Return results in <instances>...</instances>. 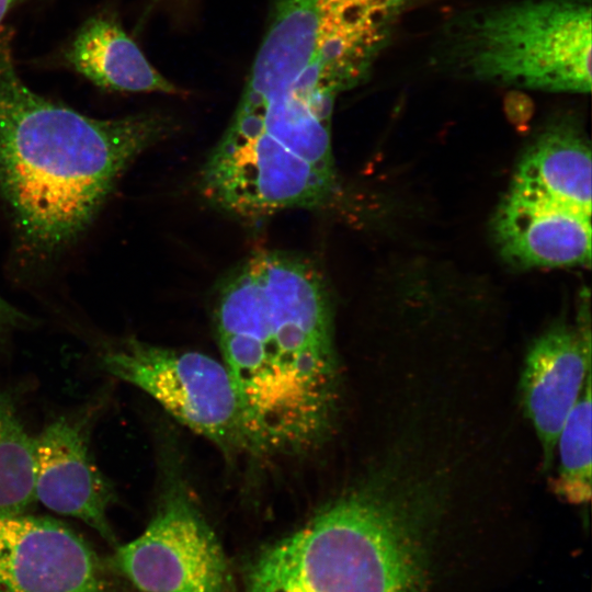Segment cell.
<instances>
[{
  "mask_svg": "<svg viewBox=\"0 0 592 592\" xmlns=\"http://www.w3.org/2000/svg\"><path fill=\"white\" fill-rule=\"evenodd\" d=\"M213 316L254 454L318 447L340 398L331 301L318 269L293 253L258 252L220 283Z\"/></svg>",
  "mask_w": 592,
  "mask_h": 592,
  "instance_id": "obj_1",
  "label": "cell"
},
{
  "mask_svg": "<svg viewBox=\"0 0 592 592\" xmlns=\"http://www.w3.org/2000/svg\"><path fill=\"white\" fill-rule=\"evenodd\" d=\"M171 129L162 114L99 119L36 93L0 33V194L33 253L81 236L127 167Z\"/></svg>",
  "mask_w": 592,
  "mask_h": 592,
  "instance_id": "obj_2",
  "label": "cell"
},
{
  "mask_svg": "<svg viewBox=\"0 0 592 592\" xmlns=\"http://www.w3.org/2000/svg\"><path fill=\"white\" fill-rule=\"evenodd\" d=\"M431 512L406 494L368 488L320 509L263 548L247 592H424Z\"/></svg>",
  "mask_w": 592,
  "mask_h": 592,
  "instance_id": "obj_3",
  "label": "cell"
},
{
  "mask_svg": "<svg viewBox=\"0 0 592 592\" xmlns=\"http://www.w3.org/2000/svg\"><path fill=\"white\" fill-rule=\"evenodd\" d=\"M592 0H506L460 9L428 50L436 72L554 93L591 91Z\"/></svg>",
  "mask_w": 592,
  "mask_h": 592,
  "instance_id": "obj_4",
  "label": "cell"
},
{
  "mask_svg": "<svg viewBox=\"0 0 592 592\" xmlns=\"http://www.w3.org/2000/svg\"><path fill=\"white\" fill-rule=\"evenodd\" d=\"M111 375L143 389L190 430L226 453H254L243 407L221 361L126 339L101 355Z\"/></svg>",
  "mask_w": 592,
  "mask_h": 592,
  "instance_id": "obj_5",
  "label": "cell"
},
{
  "mask_svg": "<svg viewBox=\"0 0 592 592\" xmlns=\"http://www.w3.org/2000/svg\"><path fill=\"white\" fill-rule=\"evenodd\" d=\"M107 562L141 592H230L231 588L221 545L180 482L168 485L146 530L117 545Z\"/></svg>",
  "mask_w": 592,
  "mask_h": 592,
  "instance_id": "obj_6",
  "label": "cell"
},
{
  "mask_svg": "<svg viewBox=\"0 0 592 592\" xmlns=\"http://www.w3.org/2000/svg\"><path fill=\"white\" fill-rule=\"evenodd\" d=\"M107 561L64 523L0 515V592H117Z\"/></svg>",
  "mask_w": 592,
  "mask_h": 592,
  "instance_id": "obj_7",
  "label": "cell"
},
{
  "mask_svg": "<svg viewBox=\"0 0 592 592\" xmlns=\"http://www.w3.org/2000/svg\"><path fill=\"white\" fill-rule=\"evenodd\" d=\"M34 493L49 510L81 520L118 545L107 519L115 490L93 460L82 422L60 418L34 439Z\"/></svg>",
  "mask_w": 592,
  "mask_h": 592,
  "instance_id": "obj_8",
  "label": "cell"
},
{
  "mask_svg": "<svg viewBox=\"0 0 592 592\" xmlns=\"http://www.w3.org/2000/svg\"><path fill=\"white\" fill-rule=\"evenodd\" d=\"M589 375L591 333L584 317L578 328L551 326L531 344L523 365L521 397L540 442L545 468L551 466L558 435Z\"/></svg>",
  "mask_w": 592,
  "mask_h": 592,
  "instance_id": "obj_9",
  "label": "cell"
},
{
  "mask_svg": "<svg viewBox=\"0 0 592 592\" xmlns=\"http://www.w3.org/2000/svg\"><path fill=\"white\" fill-rule=\"evenodd\" d=\"M591 150L573 116L551 122L524 152L508 192L591 215Z\"/></svg>",
  "mask_w": 592,
  "mask_h": 592,
  "instance_id": "obj_10",
  "label": "cell"
},
{
  "mask_svg": "<svg viewBox=\"0 0 592 592\" xmlns=\"http://www.w3.org/2000/svg\"><path fill=\"white\" fill-rule=\"evenodd\" d=\"M493 229L501 254L519 267L591 262V217L545 213L505 194Z\"/></svg>",
  "mask_w": 592,
  "mask_h": 592,
  "instance_id": "obj_11",
  "label": "cell"
},
{
  "mask_svg": "<svg viewBox=\"0 0 592 592\" xmlns=\"http://www.w3.org/2000/svg\"><path fill=\"white\" fill-rule=\"evenodd\" d=\"M67 62L100 88L118 92L180 94L145 57L117 20L107 14L89 19L66 52Z\"/></svg>",
  "mask_w": 592,
  "mask_h": 592,
  "instance_id": "obj_12",
  "label": "cell"
},
{
  "mask_svg": "<svg viewBox=\"0 0 592 592\" xmlns=\"http://www.w3.org/2000/svg\"><path fill=\"white\" fill-rule=\"evenodd\" d=\"M35 500L34 439L12 396L0 389V515L26 513Z\"/></svg>",
  "mask_w": 592,
  "mask_h": 592,
  "instance_id": "obj_13",
  "label": "cell"
},
{
  "mask_svg": "<svg viewBox=\"0 0 592 592\" xmlns=\"http://www.w3.org/2000/svg\"><path fill=\"white\" fill-rule=\"evenodd\" d=\"M556 445L559 468L553 491L572 504L588 502L591 499V375L565 420Z\"/></svg>",
  "mask_w": 592,
  "mask_h": 592,
  "instance_id": "obj_14",
  "label": "cell"
},
{
  "mask_svg": "<svg viewBox=\"0 0 592 592\" xmlns=\"http://www.w3.org/2000/svg\"><path fill=\"white\" fill-rule=\"evenodd\" d=\"M31 319L0 295V340L30 323Z\"/></svg>",
  "mask_w": 592,
  "mask_h": 592,
  "instance_id": "obj_15",
  "label": "cell"
},
{
  "mask_svg": "<svg viewBox=\"0 0 592 592\" xmlns=\"http://www.w3.org/2000/svg\"><path fill=\"white\" fill-rule=\"evenodd\" d=\"M19 0H0V24L7 13L13 8Z\"/></svg>",
  "mask_w": 592,
  "mask_h": 592,
  "instance_id": "obj_16",
  "label": "cell"
}]
</instances>
